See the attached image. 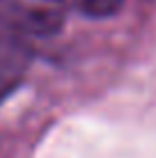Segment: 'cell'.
Wrapping results in <instances>:
<instances>
[{"label":"cell","instance_id":"cell-1","mask_svg":"<svg viewBox=\"0 0 156 158\" xmlns=\"http://www.w3.org/2000/svg\"><path fill=\"white\" fill-rule=\"evenodd\" d=\"M67 16V0H0V25L16 35L48 37Z\"/></svg>","mask_w":156,"mask_h":158},{"label":"cell","instance_id":"cell-2","mask_svg":"<svg viewBox=\"0 0 156 158\" xmlns=\"http://www.w3.org/2000/svg\"><path fill=\"white\" fill-rule=\"evenodd\" d=\"M32 53L21 35L0 25V101L21 85L30 69Z\"/></svg>","mask_w":156,"mask_h":158},{"label":"cell","instance_id":"cell-3","mask_svg":"<svg viewBox=\"0 0 156 158\" xmlns=\"http://www.w3.org/2000/svg\"><path fill=\"white\" fill-rule=\"evenodd\" d=\"M80 14L90 19H108L124 7L126 0H74Z\"/></svg>","mask_w":156,"mask_h":158}]
</instances>
